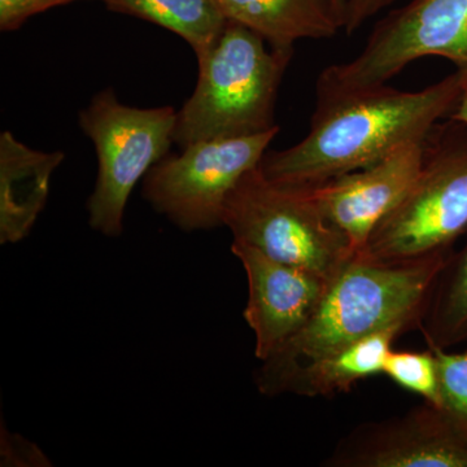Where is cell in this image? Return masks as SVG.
<instances>
[{
  "instance_id": "6da1fadb",
  "label": "cell",
  "mask_w": 467,
  "mask_h": 467,
  "mask_svg": "<svg viewBox=\"0 0 467 467\" xmlns=\"http://www.w3.org/2000/svg\"><path fill=\"white\" fill-rule=\"evenodd\" d=\"M466 85L456 70L420 91L380 85L317 95L309 133L290 149L267 150L260 171L272 182L315 187L370 167L405 144L425 140L451 115Z\"/></svg>"
},
{
  "instance_id": "7a4b0ae2",
  "label": "cell",
  "mask_w": 467,
  "mask_h": 467,
  "mask_svg": "<svg viewBox=\"0 0 467 467\" xmlns=\"http://www.w3.org/2000/svg\"><path fill=\"white\" fill-rule=\"evenodd\" d=\"M451 252L399 264L355 257L330 282L315 315L299 333L261 361L254 376L259 392L269 396L292 368L384 328L420 327Z\"/></svg>"
},
{
  "instance_id": "3957f363",
  "label": "cell",
  "mask_w": 467,
  "mask_h": 467,
  "mask_svg": "<svg viewBox=\"0 0 467 467\" xmlns=\"http://www.w3.org/2000/svg\"><path fill=\"white\" fill-rule=\"evenodd\" d=\"M292 54L227 21L216 42L198 57V84L177 110L174 143L184 149L201 140L250 137L276 128V97Z\"/></svg>"
},
{
  "instance_id": "277c9868",
  "label": "cell",
  "mask_w": 467,
  "mask_h": 467,
  "mask_svg": "<svg viewBox=\"0 0 467 467\" xmlns=\"http://www.w3.org/2000/svg\"><path fill=\"white\" fill-rule=\"evenodd\" d=\"M467 232V125L448 119L427 137L422 167L404 198L356 257L399 264L453 250Z\"/></svg>"
},
{
  "instance_id": "5b68a950",
  "label": "cell",
  "mask_w": 467,
  "mask_h": 467,
  "mask_svg": "<svg viewBox=\"0 0 467 467\" xmlns=\"http://www.w3.org/2000/svg\"><path fill=\"white\" fill-rule=\"evenodd\" d=\"M223 225L233 241L330 282L356 257L348 238L328 223L309 189L272 182L259 167L243 175L227 196Z\"/></svg>"
},
{
  "instance_id": "8992f818",
  "label": "cell",
  "mask_w": 467,
  "mask_h": 467,
  "mask_svg": "<svg viewBox=\"0 0 467 467\" xmlns=\"http://www.w3.org/2000/svg\"><path fill=\"white\" fill-rule=\"evenodd\" d=\"M175 121L173 107L126 106L110 88L79 112V126L98 158L97 183L88 201L92 230L109 238L121 235L129 198L150 169L168 155Z\"/></svg>"
},
{
  "instance_id": "52a82bcc",
  "label": "cell",
  "mask_w": 467,
  "mask_h": 467,
  "mask_svg": "<svg viewBox=\"0 0 467 467\" xmlns=\"http://www.w3.org/2000/svg\"><path fill=\"white\" fill-rule=\"evenodd\" d=\"M448 58L467 81V0H410L380 18L352 60L322 70L317 95L386 85L418 58Z\"/></svg>"
},
{
  "instance_id": "ba28073f",
  "label": "cell",
  "mask_w": 467,
  "mask_h": 467,
  "mask_svg": "<svg viewBox=\"0 0 467 467\" xmlns=\"http://www.w3.org/2000/svg\"><path fill=\"white\" fill-rule=\"evenodd\" d=\"M279 126L250 137L201 140L168 155L144 177L143 198L183 232L223 225L227 196L259 167Z\"/></svg>"
},
{
  "instance_id": "9c48e42d",
  "label": "cell",
  "mask_w": 467,
  "mask_h": 467,
  "mask_svg": "<svg viewBox=\"0 0 467 467\" xmlns=\"http://www.w3.org/2000/svg\"><path fill=\"white\" fill-rule=\"evenodd\" d=\"M326 467H467V447L429 402L362 423L337 441Z\"/></svg>"
},
{
  "instance_id": "30bf717a",
  "label": "cell",
  "mask_w": 467,
  "mask_h": 467,
  "mask_svg": "<svg viewBox=\"0 0 467 467\" xmlns=\"http://www.w3.org/2000/svg\"><path fill=\"white\" fill-rule=\"evenodd\" d=\"M234 256L247 275L243 317L254 335V355L265 361L315 315L330 281L304 267L288 265L233 241Z\"/></svg>"
},
{
  "instance_id": "8fae6325",
  "label": "cell",
  "mask_w": 467,
  "mask_h": 467,
  "mask_svg": "<svg viewBox=\"0 0 467 467\" xmlns=\"http://www.w3.org/2000/svg\"><path fill=\"white\" fill-rule=\"evenodd\" d=\"M426 140L405 144L370 167L306 187L328 223L348 238L356 256L410 189L422 167Z\"/></svg>"
},
{
  "instance_id": "7c38bea8",
  "label": "cell",
  "mask_w": 467,
  "mask_h": 467,
  "mask_svg": "<svg viewBox=\"0 0 467 467\" xmlns=\"http://www.w3.org/2000/svg\"><path fill=\"white\" fill-rule=\"evenodd\" d=\"M64 159L61 150L30 149L11 131L0 135V244H16L32 232Z\"/></svg>"
},
{
  "instance_id": "4fadbf2b",
  "label": "cell",
  "mask_w": 467,
  "mask_h": 467,
  "mask_svg": "<svg viewBox=\"0 0 467 467\" xmlns=\"http://www.w3.org/2000/svg\"><path fill=\"white\" fill-rule=\"evenodd\" d=\"M408 330L410 328L405 325L391 326L342 349L310 359L281 378L269 396L292 393L318 398L348 392L358 380L383 373L384 362L393 349V343Z\"/></svg>"
},
{
  "instance_id": "5bb4252c",
  "label": "cell",
  "mask_w": 467,
  "mask_h": 467,
  "mask_svg": "<svg viewBox=\"0 0 467 467\" xmlns=\"http://www.w3.org/2000/svg\"><path fill=\"white\" fill-rule=\"evenodd\" d=\"M227 21L241 24L270 47L294 50L301 39H327L344 29L331 0H214Z\"/></svg>"
},
{
  "instance_id": "9a60e30c",
  "label": "cell",
  "mask_w": 467,
  "mask_h": 467,
  "mask_svg": "<svg viewBox=\"0 0 467 467\" xmlns=\"http://www.w3.org/2000/svg\"><path fill=\"white\" fill-rule=\"evenodd\" d=\"M112 11L165 27L192 46L196 57L216 42L227 20L214 0H101Z\"/></svg>"
},
{
  "instance_id": "2e32d148",
  "label": "cell",
  "mask_w": 467,
  "mask_h": 467,
  "mask_svg": "<svg viewBox=\"0 0 467 467\" xmlns=\"http://www.w3.org/2000/svg\"><path fill=\"white\" fill-rule=\"evenodd\" d=\"M420 328L427 347L450 349L467 343V241L441 270Z\"/></svg>"
},
{
  "instance_id": "e0dca14e",
  "label": "cell",
  "mask_w": 467,
  "mask_h": 467,
  "mask_svg": "<svg viewBox=\"0 0 467 467\" xmlns=\"http://www.w3.org/2000/svg\"><path fill=\"white\" fill-rule=\"evenodd\" d=\"M439 373V410L451 431L467 447V352L435 348Z\"/></svg>"
},
{
  "instance_id": "ac0fdd59",
  "label": "cell",
  "mask_w": 467,
  "mask_h": 467,
  "mask_svg": "<svg viewBox=\"0 0 467 467\" xmlns=\"http://www.w3.org/2000/svg\"><path fill=\"white\" fill-rule=\"evenodd\" d=\"M382 374L401 389L438 407L441 399L438 361L431 348L423 352L392 349L384 362Z\"/></svg>"
},
{
  "instance_id": "d6986e66",
  "label": "cell",
  "mask_w": 467,
  "mask_h": 467,
  "mask_svg": "<svg viewBox=\"0 0 467 467\" xmlns=\"http://www.w3.org/2000/svg\"><path fill=\"white\" fill-rule=\"evenodd\" d=\"M73 2L78 0H0V29L2 32L17 30L34 15Z\"/></svg>"
},
{
  "instance_id": "ffe728a7",
  "label": "cell",
  "mask_w": 467,
  "mask_h": 467,
  "mask_svg": "<svg viewBox=\"0 0 467 467\" xmlns=\"http://www.w3.org/2000/svg\"><path fill=\"white\" fill-rule=\"evenodd\" d=\"M3 466H50V460L32 441L2 430Z\"/></svg>"
},
{
  "instance_id": "44dd1931",
  "label": "cell",
  "mask_w": 467,
  "mask_h": 467,
  "mask_svg": "<svg viewBox=\"0 0 467 467\" xmlns=\"http://www.w3.org/2000/svg\"><path fill=\"white\" fill-rule=\"evenodd\" d=\"M393 2L395 0H348V3H347L344 30H346L348 36H352L368 20L376 16L384 8L391 5Z\"/></svg>"
},
{
  "instance_id": "7402d4cb",
  "label": "cell",
  "mask_w": 467,
  "mask_h": 467,
  "mask_svg": "<svg viewBox=\"0 0 467 467\" xmlns=\"http://www.w3.org/2000/svg\"><path fill=\"white\" fill-rule=\"evenodd\" d=\"M448 119L467 125V85L465 86V88H463L462 95H461V98L459 101H457L456 106H454L453 110H451V115L448 116Z\"/></svg>"
},
{
  "instance_id": "603a6c76",
  "label": "cell",
  "mask_w": 467,
  "mask_h": 467,
  "mask_svg": "<svg viewBox=\"0 0 467 467\" xmlns=\"http://www.w3.org/2000/svg\"><path fill=\"white\" fill-rule=\"evenodd\" d=\"M331 2H333L337 14L340 15V17H342L344 23H346L347 3H348V0H331Z\"/></svg>"
}]
</instances>
